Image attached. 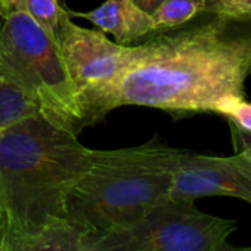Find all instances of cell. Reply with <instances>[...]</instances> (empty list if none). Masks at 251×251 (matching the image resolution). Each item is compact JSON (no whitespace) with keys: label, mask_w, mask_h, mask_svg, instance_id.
<instances>
[{"label":"cell","mask_w":251,"mask_h":251,"mask_svg":"<svg viewBox=\"0 0 251 251\" xmlns=\"http://www.w3.org/2000/svg\"><path fill=\"white\" fill-rule=\"evenodd\" d=\"M235 229V220L169 200L132 225L87 235L86 242L90 251H216Z\"/></svg>","instance_id":"obj_5"},{"label":"cell","mask_w":251,"mask_h":251,"mask_svg":"<svg viewBox=\"0 0 251 251\" xmlns=\"http://www.w3.org/2000/svg\"><path fill=\"white\" fill-rule=\"evenodd\" d=\"M0 133H2V130H0Z\"/></svg>","instance_id":"obj_21"},{"label":"cell","mask_w":251,"mask_h":251,"mask_svg":"<svg viewBox=\"0 0 251 251\" xmlns=\"http://www.w3.org/2000/svg\"><path fill=\"white\" fill-rule=\"evenodd\" d=\"M216 251H251V247H235V245H230L226 241L220 247H217Z\"/></svg>","instance_id":"obj_18"},{"label":"cell","mask_w":251,"mask_h":251,"mask_svg":"<svg viewBox=\"0 0 251 251\" xmlns=\"http://www.w3.org/2000/svg\"><path fill=\"white\" fill-rule=\"evenodd\" d=\"M205 14L220 17L232 23L251 20V0H204Z\"/></svg>","instance_id":"obj_13"},{"label":"cell","mask_w":251,"mask_h":251,"mask_svg":"<svg viewBox=\"0 0 251 251\" xmlns=\"http://www.w3.org/2000/svg\"><path fill=\"white\" fill-rule=\"evenodd\" d=\"M23 12L53 39H56L61 21L67 15V9L61 6L59 0H24Z\"/></svg>","instance_id":"obj_12"},{"label":"cell","mask_w":251,"mask_h":251,"mask_svg":"<svg viewBox=\"0 0 251 251\" xmlns=\"http://www.w3.org/2000/svg\"><path fill=\"white\" fill-rule=\"evenodd\" d=\"M24 0H0V17L6 18L14 12L23 11Z\"/></svg>","instance_id":"obj_16"},{"label":"cell","mask_w":251,"mask_h":251,"mask_svg":"<svg viewBox=\"0 0 251 251\" xmlns=\"http://www.w3.org/2000/svg\"><path fill=\"white\" fill-rule=\"evenodd\" d=\"M40 114L37 103L17 84L0 75V130Z\"/></svg>","instance_id":"obj_10"},{"label":"cell","mask_w":251,"mask_h":251,"mask_svg":"<svg viewBox=\"0 0 251 251\" xmlns=\"http://www.w3.org/2000/svg\"><path fill=\"white\" fill-rule=\"evenodd\" d=\"M202 12H205L204 0H164L151 14V20L158 33L182 27Z\"/></svg>","instance_id":"obj_11"},{"label":"cell","mask_w":251,"mask_h":251,"mask_svg":"<svg viewBox=\"0 0 251 251\" xmlns=\"http://www.w3.org/2000/svg\"><path fill=\"white\" fill-rule=\"evenodd\" d=\"M211 20L154 33L120 80L115 106L141 105L182 117L216 112L230 98L245 96L251 74V31Z\"/></svg>","instance_id":"obj_1"},{"label":"cell","mask_w":251,"mask_h":251,"mask_svg":"<svg viewBox=\"0 0 251 251\" xmlns=\"http://www.w3.org/2000/svg\"><path fill=\"white\" fill-rule=\"evenodd\" d=\"M216 112L225 115L236 130L251 135V102L244 98H230L220 103Z\"/></svg>","instance_id":"obj_14"},{"label":"cell","mask_w":251,"mask_h":251,"mask_svg":"<svg viewBox=\"0 0 251 251\" xmlns=\"http://www.w3.org/2000/svg\"><path fill=\"white\" fill-rule=\"evenodd\" d=\"M5 214H3V210H2V205H0V239H2V235L5 232Z\"/></svg>","instance_id":"obj_19"},{"label":"cell","mask_w":251,"mask_h":251,"mask_svg":"<svg viewBox=\"0 0 251 251\" xmlns=\"http://www.w3.org/2000/svg\"><path fill=\"white\" fill-rule=\"evenodd\" d=\"M0 75L21 87L50 123L77 136L89 127L58 42L23 11L3 18Z\"/></svg>","instance_id":"obj_4"},{"label":"cell","mask_w":251,"mask_h":251,"mask_svg":"<svg viewBox=\"0 0 251 251\" xmlns=\"http://www.w3.org/2000/svg\"><path fill=\"white\" fill-rule=\"evenodd\" d=\"M0 251H2V248H0Z\"/></svg>","instance_id":"obj_22"},{"label":"cell","mask_w":251,"mask_h":251,"mask_svg":"<svg viewBox=\"0 0 251 251\" xmlns=\"http://www.w3.org/2000/svg\"><path fill=\"white\" fill-rule=\"evenodd\" d=\"M70 17H78L90 21L102 33L111 34L117 43L132 46L133 43L155 33L151 15L142 11L133 0H105L89 12H71Z\"/></svg>","instance_id":"obj_8"},{"label":"cell","mask_w":251,"mask_h":251,"mask_svg":"<svg viewBox=\"0 0 251 251\" xmlns=\"http://www.w3.org/2000/svg\"><path fill=\"white\" fill-rule=\"evenodd\" d=\"M232 139L235 144V151L236 152H244L251 158V135L242 133L232 127Z\"/></svg>","instance_id":"obj_15"},{"label":"cell","mask_w":251,"mask_h":251,"mask_svg":"<svg viewBox=\"0 0 251 251\" xmlns=\"http://www.w3.org/2000/svg\"><path fill=\"white\" fill-rule=\"evenodd\" d=\"M183 150L152 139L121 150H90L84 175L65 200V219L87 235L135 223L172 200Z\"/></svg>","instance_id":"obj_3"},{"label":"cell","mask_w":251,"mask_h":251,"mask_svg":"<svg viewBox=\"0 0 251 251\" xmlns=\"http://www.w3.org/2000/svg\"><path fill=\"white\" fill-rule=\"evenodd\" d=\"M204 197H233L251 204V158L194 154L183 150L173 179L172 200L195 202Z\"/></svg>","instance_id":"obj_7"},{"label":"cell","mask_w":251,"mask_h":251,"mask_svg":"<svg viewBox=\"0 0 251 251\" xmlns=\"http://www.w3.org/2000/svg\"><path fill=\"white\" fill-rule=\"evenodd\" d=\"M87 233L67 219H59L46 226L20 235H3L2 251H90Z\"/></svg>","instance_id":"obj_9"},{"label":"cell","mask_w":251,"mask_h":251,"mask_svg":"<svg viewBox=\"0 0 251 251\" xmlns=\"http://www.w3.org/2000/svg\"><path fill=\"white\" fill-rule=\"evenodd\" d=\"M133 2L142 9V11H145L147 14H152L163 2H164V0H133Z\"/></svg>","instance_id":"obj_17"},{"label":"cell","mask_w":251,"mask_h":251,"mask_svg":"<svg viewBox=\"0 0 251 251\" xmlns=\"http://www.w3.org/2000/svg\"><path fill=\"white\" fill-rule=\"evenodd\" d=\"M2 24H3V18L0 17V30H2Z\"/></svg>","instance_id":"obj_20"},{"label":"cell","mask_w":251,"mask_h":251,"mask_svg":"<svg viewBox=\"0 0 251 251\" xmlns=\"http://www.w3.org/2000/svg\"><path fill=\"white\" fill-rule=\"evenodd\" d=\"M89 163L90 150L78 142L77 135L42 114L2 130L0 205L6 222L3 235L28 233L65 219L67 195Z\"/></svg>","instance_id":"obj_2"},{"label":"cell","mask_w":251,"mask_h":251,"mask_svg":"<svg viewBox=\"0 0 251 251\" xmlns=\"http://www.w3.org/2000/svg\"><path fill=\"white\" fill-rule=\"evenodd\" d=\"M67 71L80 95L89 126L115 109V95L126 70L139 56L141 46L111 42L105 33L75 25L67 11L56 39Z\"/></svg>","instance_id":"obj_6"}]
</instances>
